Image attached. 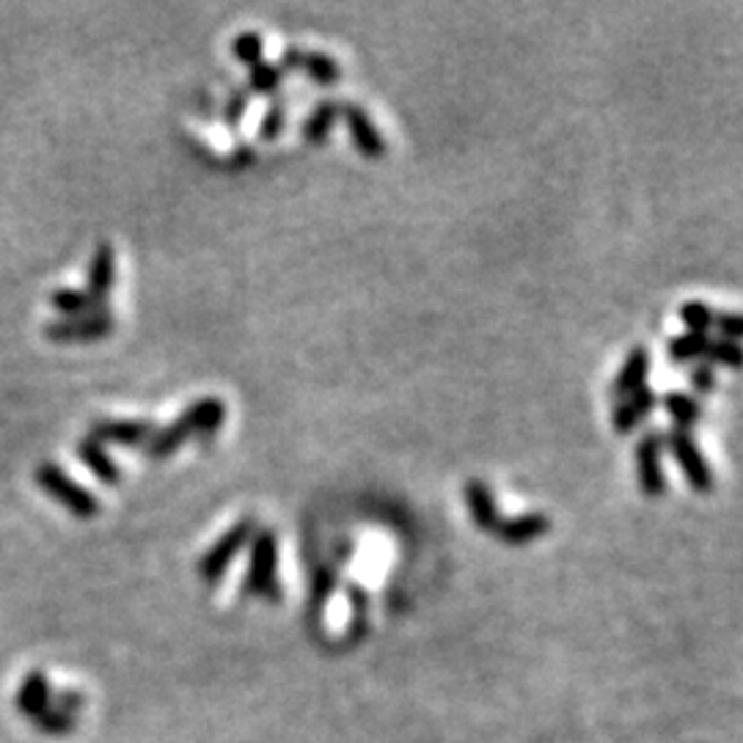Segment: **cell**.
I'll use <instances>...</instances> for the list:
<instances>
[{
	"label": "cell",
	"instance_id": "1",
	"mask_svg": "<svg viewBox=\"0 0 743 743\" xmlns=\"http://www.w3.org/2000/svg\"><path fill=\"white\" fill-rule=\"evenodd\" d=\"M226 419V405L218 397H205L199 403L188 405L171 425L155 429L152 438L143 446V455L149 460H166L171 457L179 446L188 444L194 435H215L224 427Z\"/></svg>",
	"mask_w": 743,
	"mask_h": 743
},
{
	"label": "cell",
	"instance_id": "2",
	"mask_svg": "<svg viewBox=\"0 0 743 743\" xmlns=\"http://www.w3.org/2000/svg\"><path fill=\"white\" fill-rule=\"evenodd\" d=\"M251 554H248V573L242 582V592L254 597H265L270 603H281L284 592L278 584V539L270 529H259L251 537Z\"/></svg>",
	"mask_w": 743,
	"mask_h": 743
},
{
	"label": "cell",
	"instance_id": "3",
	"mask_svg": "<svg viewBox=\"0 0 743 743\" xmlns=\"http://www.w3.org/2000/svg\"><path fill=\"white\" fill-rule=\"evenodd\" d=\"M33 479H37V485L42 487L50 498H56L63 509H69L75 518L89 521L100 515V498H97L89 487L80 485L78 479L69 477L56 463H42V466L33 472Z\"/></svg>",
	"mask_w": 743,
	"mask_h": 743
},
{
	"label": "cell",
	"instance_id": "4",
	"mask_svg": "<svg viewBox=\"0 0 743 743\" xmlns=\"http://www.w3.org/2000/svg\"><path fill=\"white\" fill-rule=\"evenodd\" d=\"M254 537V524L251 521H237L231 529H226V534L220 539L207 548V554L199 559V578L205 584H218L224 582L226 571L231 567V562L240 556V551H246V545L251 543Z\"/></svg>",
	"mask_w": 743,
	"mask_h": 743
},
{
	"label": "cell",
	"instance_id": "5",
	"mask_svg": "<svg viewBox=\"0 0 743 743\" xmlns=\"http://www.w3.org/2000/svg\"><path fill=\"white\" fill-rule=\"evenodd\" d=\"M664 449H670V455L675 457V463L681 466L683 477H686L688 487L694 493H711L713 491V472L711 463L705 460L702 449L696 446L694 435L686 429H675L664 433Z\"/></svg>",
	"mask_w": 743,
	"mask_h": 743
},
{
	"label": "cell",
	"instance_id": "6",
	"mask_svg": "<svg viewBox=\"0 0 743 743\" xmlns=\"http://www.w3.org/2000/svg\"><path fill=\"white\" fill-rule=\"evenodd\" d=\"M636 472H638V487L644 496L658 498L666 491L664 477V433L661 429H647L642 438L636 440Z\"/></svg>",
	"mask_w": 743,
	"mask_h": 743
},
{
	"label": "cell",
	"instance_id": "7",
	"mask_svg": "<svg viewBox=\"0 0 743 743\" xmlns=\"http://www.w3.org/2000/svg\"><path fill=\"white\" fill-rule=\"evenodd\" d=\"M116 319L110 317V311H100V315H86V317H58L53 323L44 325V336L58 345H69V341H97L106 339L113 334Z\"/></svg>",
	"mask_w": 743,
	"mask_h": 743
},
{
	"label": "cell",
	"instance_id": "8",
	"mask_svg": "<svg viewBox=\"0 0 743 743\" xmlns=\"http://www.w3.org/2000/svg\"><path fill=\"white\" fill-rule=\"evenodd\" d=\"M155 425L152 419H97L91 425L89 435L95 440H100L102 446L113 444V446H130V449H138V446H147V440L152 438Z\"/></svg>",
	"mask_w": 743,
	"mask_h": 743
},
{
	"label": "cell",
	"instance_id": "9",
	"mask_svg": "<svg viewBox=\"0 0 743 743\" xmlns=\"http://www.w3.org/2000/svg\"><path fill=\"white\" fill-rule=\"evenodd\" d=\"M339 116L347 121L353 143L358 152L367 160H380L386 155V141H383L380 130L371 121V116L358 102H339Z\"/></svg>",
	"mask_w": 743,
	"mask_h": 743
},
{
	"label": "cell",
	"instance_id": "10",
	"mask_svg": "<svg viewBox=\"0 0 743 743\" xmlns=\"http://www.w3.org/2000/svg\"><path fill=\"white\" fill-rule=\"evenodd\" d=\"M281 69H298L309 75L315 83L330 86L341 78V67L334 56L319 53V50H298L287 48L281 56Z\"/></svg>",
	"mask_w": 743,
	"mask_h": 743
},
{
	"label": "cell",
	"instance_id": "11",
	"mask_svg": "<svg viewBox=\"0 0 743 743\" xmlns=\"http://www.w3.org/2000/svg\"><path fill=\"white\" fill-rule=\"evenodd\" d=\"M548 529H551L548 515L524 513V515H513V518H498V524L493 526V534L507 545H526L534 543L537 537H543V534H548Z\"/></svg>",
	"mask_w": 743,
	"mask_h": 743
},
{
	"label": "cell",
	"instance_id": "12",
	"mask_svg": "<svg viewBox=\"0 0 743 743\" xmlns=\"http://www.w3.org/2000/svg\"><path fill=\"white\" fill-rule=\"evenodd\" d=\"M655 405H658V394L647 386H644L642 392L631 394V397L620 399L617 408H614V414H612L614 433H620V435L634 433V429L642 425V419H647V416L653 414Z\"/></svg>",
	"mask_w": 743,
	"mask_h": 743
},
{
	"label": "cell",
	"instance_id": "13",
	"mask_svg": "<svg viewBox=\"0 0 743 743\" xmlns=\"http://www.w3.org/2000/svg\"><path fill=\"white\" fill-rule=\"evenodd\" d=\"M116 284V251L110 242H100L89 265V281H86V295L97 304L108 306L110 289Z\"/></svg>",
	"mask_w": 743,
	"mask_h": 743
},
{
	"label": "cell",
	"instance_id": "14",
	"mask_svg": "<svg viewBox=\"0 0 743 743\" xmlns=\"http://www.w3.org/2000/svg\"><path fill=\"white\" fill-rule=\"evenodd\" d=\"M647 375H650V350L644 345L631 347V353L625 356L623 367H620L617 377H614L612 394L614 397L625 399L631 394L642 392L647 386Z\"/></svg>",
	"mask_w": 743,
	"mask_h": 743
},
{
	"label": "cell",
	"instance_id": "15",
	"mask_svg": "<svg viewBox=\"0 0 743 743\" xmlns=\"http://www.w3.org/2000/svg\"><path fill=\"white\" fill-rule=\"evenodd\" d=\"M50 700H53V694H50L48 675H44V672H28L26 681H22V686L14 696V707L28 719V722H33L39 713L48 711Z\"/></svg>",
	"mask_w": 743,
	"mask_h": 743
},
{
	"label": "cell",
	"instance_id": "16",
	"mask_svg": "<svg viewBox=\"0 0 743 743\" xmlns=\"http://www.w3.org/2000/svg\"><path fill=\"white\" fill-rule=\"evenodd\" d=\"M78 457L80 463H83L86 468H89L91 474H95L97 479L106 482L108 487H116L121 482V472L119 466L113 463V457H110V452L106 446L100 444V440H95L91 435H86V438L78 440Z\"/></svg>",
	"mask_w": 743,
	"mask_h": 743
},
{
	"label": "cell",
	"instance_id": "17",
	"mask_svg": "<svg viewBox=\"0 0 743 743\" xmlns=\"http://www.w3.org/2000/svg\"><path fill=\"white\" fill-rule=\"evenodd\" d=\"M466 507L477 529L493 532V526L498 524L496 498H493V491L487 487V482L482 479L466 482Z\"/></svg>",
	"mask_w": 743,
	"mask_h": 743
},
{
	"label": "cell",
	"instance_id": "18",
	"mask_svg": "<svg viewBox=\"0 0 743 743\" xmlns=\"http://www.w3.org/2000/svg\"><path fill=\"white\" fill-rule=\"evenodd\" d=\"M658 403L664 405V410L670 414V419H672V425H675V429H686V433H691V427L700 425L702 405H700V399L694 397V394L666 392L664 397L658 399Z\"/></svg>",
	"mask_w": 743,
	"mask_h": 743
},
{
	"label": "cell",
	"instance_id": "19",
	"mask_svg": "<svg viewBox=\"0 0 743 743\" xmlns=\"http://www.w3.org/2000/svg\"><path fill=\"white\" fill-rule=\"evenodd\" d=\"M336 119H339V102L334 100L317 102L315 110L306 116L304 127H300V136H304V141L309 143H325L328 141L330 130H334Z\"/></svg>",
	"mask_w": 743,
	"mask_h": 743
},
{
	"label": "cell",
	"instance_id": "20",
	"mask_svg": "<svg viewBox=\"0 0 743 743\" xmlns=\"http://www.w3.org/2000/svg\"><path fill=\"white\" fill-rule=\"evenodd\" d=\"M50 306H53L61 317H86L108 311V306L97 304L95 298H89L86 289H56V293L50 295Z\"/></svg>",
	"mask_w": 743,
	"mask_h": 743
},
{
	"label": "cell",
	"instance_id": "21",
	"mask_svg": "<svg viewBox=\"0 0 743 743\" xmlns=\"http://www.w3.org/2000/svg\"><path fill=\"white\" fill-rule=\"evenodd\" d=\"M707 341H711V336H707V334H691V330H686L683 336H675V339H670V345H666L670 361L672 364L700 361L702 353H705V347H707Z\"/></svg>",
	"mask_w": 743,
	"mask_h": 743
},
{
	"label": "cell",
	"instance_id": "22",
	"mask_svg": "<svg viewBox=\"0 0 743 743\" xmlns=\"http://www.w3.org/2000/svg\"><path fill=\"white\" fill-rule=\"evenodd\" d=\"M281 80L284 69L278 67V63L265 61V58L251 63V69H248V89H251L254 95H276V91L281 89Z\"/></svg>",
	"mask_w": 743,
	"mask_h": 743
},
{
	"label": "cell",
	"instance_id": "23",
	"mask_svg": "<svg viewBox=\"0 0 743 743\" xmlns=\"http://www.w3.org/2000/svg\"><path fill=\"white\" fill-rule=\"evenodd\" d=\"M33 730L42 735H50V739H61V735H69L75 733V724H78V716H69V713L58 711V707L50 705L48 711L39 713L37 719H33Z\"/></svg>",
	"mask_w": 743,
	"mask_h": 743
},
{
	"label": "cell",
	"instance_id": "24",
	"mask_svg": "<svg viewBox=\"0 0 743 743\" xmlns=\"http://www.w3.org/2000/svg\"><path fill=\"white\" fill-rule=\"evenodd\" d=\"M700 361L711 364V367L722 364V367L739 369L741 367V347H739V341L711 339V341H707V347H705V353H702Z\"/></svg>",
	"mask_w": 743,
	"mask_h": 743
},
{
	"label": "cell",
	"instance_id": "25",
	"mask_svg": "<svg viewBox=\"0 0 743 743\" xmlns=\"http://www.w3.org/2000/svg\"><path fill=\"white\" fill-rule=\"evenodd\" d=\"M231 56H235L237 61L248 63V67H251V63H257V61H262V58H265L262 33H257V31L237 33V37L231 39Z\"/></svg>",
	"mask_w": 743,
	"mask_h": 743
},
{
	"label": "cell",
	"instance_id": "26",
	"mask_svg": "<svg viewBox=\"0 0 743 743\" xmlns=\"http://www.w3.org/2000/svg\"><path fill=\"white\" fill-rule=\"evenodd\" d=\"M681 319L691 334H707L713 328V309L702 300H686L681 306Z\"/></svg>",
	"mask_w": 743,
	"mask_h": 743
},
{
	"label": "cell",
	"instance_id": "27",
	"mask_svg": "<svg viewBox=\"0 0 743 743\" xmlns=\"http://www.w3.org/2000/svg\"><path fill=\"white\" fill-rule=\"evenodd\" d=\"M284 125H287V102L273 100L270 108L265 110L262 121H259V138L262 141H276L281 136Z\"/></svg>",
	"mask_w": 743,
	"mask_h": 743
},
{
	"label": "cell",
	"instance_id": "28",
	"mask_svg": "<svg viewBox=\"0 0 743 743\" xmlns=\"http://www.w3.org/2000/svg\"><path fill=\"white\" fill-rule=\"evenodd\" d=\"M688 383H691V388H694V397H696V394H700V397H705V394H711L713 388H716V371H713L711 364L700 361L694 369H691Z\"/></svg>",
	"mask_w": 743,
	"mask_h": 743
},
{
	"label": "cell",
	"instance_id": "29",
	"mask_svg": "<svg viewBox=\"0 0 743 743\" xmlns=\"http://www.w3.org/2000/svg\"><path fill=\"white\" fill-rule=\"evenodd\" d=\"M713 328L719 330V339L739 341L741 336V317L735 311H722V315H713Z\"/></svg>",
	"mask_w": 743,
	"mask_h": 743
},
{
	"label": "cell",
	"instance_id": "30",
	"mask_svg": "<svg viewBox=\"0 0 743 743\" xmlns=\"http://www.w3.org/2000/svg\"><path fill=\"white\" fill-rule=\"evenodd\" d=\"M246 110H248V95L246 91H240V95H235L229 102H226V110H224L226 125L240 127L242 119H246Z\"/></svg>",
	"mask_w": 743,
	"mask_h": 743
},
{
	"label": "cell",
	"instance_id": "31",
	"mask_svg": "<svg viewBox=\"0 0 743 743\" xmlns=\"http://www.w3.org/2000/svg\"><path fill=\"white\" fill-rule=\"evenodd\" d=\"M50 705L58 707V711L69 713V716H78L80 707L86 705V696L78 694V691H61V694H56L53 700H50Z\"/></svg>",
	"mask_w": 743,
	"mask_h": 743
},
{
	"label": "cell",
	"instance_id": "32",
	"mask_svg": "<svg viewBox=\"0 0 743 743\" xmlns=\"http://www.w3.org/2000/svg\"><path fill=\"white\" fill-rule=\"evenodd\" d=\"M336 586V573L330 571H319L317 578H315V606L323 608L325 603L330 601V592H334Z\"/></svg>",
	"mask_w": 743,
	"mask_h": 743
}]
</instances>
